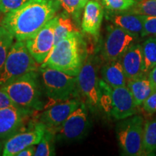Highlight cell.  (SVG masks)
Wrapping results in <instances>:
<instances>
[{
	"mask_svg": "<svg viewBox=\"0 0 156 156\" xmlns=\"http://www.w3.org/2000/svg\"><path fill=\"white\" fill-rule=\"evenodd\" d=\"M0 5H1V0H0Z\"/></svg>",
	"mask_w": 156,
	"mask_h": 156,
	"instance_id": "cell-36",
	"label": "cell"
},
{
	"mask_svg": "<svg viewBox=\"0 0 156 156\" xmlns=\"http://www.w3.org/2000/svg\"><path fill=\"white\" fill-rule=\"evenodd\" d=\"M103 80L112 87L126 86L127 83L120 60L108 61L101 70Z\"/></svg>",
	"mask_w": 156,
	"mask_h": 156,
	"instance_id": "cell-18",
	"label": "cell"
},
{
	"mask_svg": "<svg viewBox=\"0 0 156 156\" xmlns=\"http://www.w3.org/2000/svg\"><path fill=\"white\" fill-rule=\"evenodd\" d=\"M35 153H36V147L35 145H32L22 150L17 156H32L35 155Z\"/></svg>",
	"mask_w": 156,
	"mask_h": 156,
	"instance_id": "cell-32",
	"label": "cell"
},
{
	"mask_svg": "<svg viewBox=\"0 0 156 156\" xmlns=\"http://www.w3.org/2000/svg\"><path fill=\"white\" fill-rule=\"evenodd\" d=\"M144 120L138 115L122 119L116 126V138L122 153L127 156L145 155L143 147Z\"/></svg>",
	"mask_w": 156,
	"mask_h": 156,
	"instance_id": "cell-5",
	"label": "cell"
},
{
	"mask_svg": "<svg viewBox=\"0 0 156 156\" xmlns=\"http://www.w3.org/2000/svg\"><path fill=\"white\" fill-rule=\"evenodd\" d=\"M58 16H55L46 23L32 38L27 40L26 46L38 64H42L55 45V28Z\"/></svg>",
	"mask_w": 156,
	"mask_h": 156,
	"instance_id": "cell-10",
	"label": "cell"
},
{
	"mask_svg": "<svg viewBox=\"0 0 156 156\" xmlns=\"http://www.w3.org/2000/svg\"><path fill=\"white\" fill-rule=\"evenodd\" d=\"M3 149H4V145L3 144L0 142V155H2L3 153Z\"/></svg>",
	"mask_w": 156,
	"mask_h": 156,
	"instance_id": "cell-34",
	"label": "cell"
},
{
	"mask_svg": "<svg viewBox=\"0 0 156 156\" xmlns=\"http://www.w3.org/2000/svg\"><path fill=\"white\" fill-rule=\"evenodd\" d=\"M102 6L95 0H89L84 9L82 19V29L84 33L98 36L103 17Z\"/></svg>",
	"mask_w": 156,
	"mask_h": 156,
	"instance_id": "cell-16",
	"label": "cell"
},
{
	"mask_svg": "<svg viewBox=\"0 0 156 156\" xmlns=\"http://www.w3.org/2000/svg\"><path fill=\"white\" fill-rule=\"evenodd\" d=\"M32 110L20 107L0 109V140H7L20 132Z\"/></svg>",
	"mask_w": 156,
	"mask_h": 156,
	"instance_id": "cell-13",
	"label": "cell"
},
{
	"mask_svg": "<svg viewBox=\"0 0 156 156\" xmlns=\"http://www.w3.org/2000/svg\"><path fill=\"white\" fill-rule=\"evenodd\" d=\"M143 56V71L148 75L152 69L156 66V38L151 37L146 39L142 44Z\"/></svg>",
	"mask_w": 156,
	"mask_h": 156,
	"instance_id": "cell-20",
	"label": "cell"
},
{
	"mask_svg": "<svg viewBox=\"0 0 156 156\" xmlns=\"http://www.w3.org/2000/svg\"><path fill=\"white\" fill-rule=\"evenodd\" d=\"M60 7L58 0H28L19 8L6 13L0 25L16 41H26L56 16Z\"/></svg>",
	"mask_w": 156,
	"mask_h": 156,
	"instance_id": "cell-1",
	"label": "cell"
},
{
	"mask_svg": "<svg viewBox=\"0 0 156 156\" xmlns=\"http://www.w3.org/2000/svg\"><path fill=\"white\" fill-rule=\"evenodd\" d=\"M54 141H56L54 132L48 129L45 132L41 140L37 144L36 147V156H52L55 155V146Z\"/></svg>",
	"mask_w": 156,
	"mask_h": 156,
	"instance_id": "cell-23",
	"label": "cell"
},
{
	"mask_svg": "<svg viewBox=\"0 0 156 156\" xmlns=\"http://www.w3.org/2000/svg\"><path fill=\"white\" fill-rule=\"evenodd\" d=\"M9 107L18 106L15 105V103L13 102L5 90L0 87V109L9 108Z\"/></svg>",
	"mask_w": 156,
	"mask_h": 156,
	"instance_id": "cell-31",
	"label": "cell"
},
{
	"mask_svg": "<svg viewBox=\"0 0 156 156\" xmlns=\"http://www.w3.org/2000/svg\"><path fill=\"white\" fill-rule=\"evenodd\" d=\"M85 44L79 31L73 32L54 45L41 67H51L77 76L85 62Z\"/></svg>",
	"mask_w": 156,
	"mask_h": 156,
	"instance_id": "cell-2",
	"label": "cell"
},
{
	"mask_svg": "<svg viewBox=\"0 0 156 156\" xmlns=\"http://www.w3.org/2000/svg\"><path fill=\"white\" fill-rule=\"evenodd\" d=\"M80 1L82 2H83V3L84 4V5H86L87 2L89 1V0H80Z\"/></svg>",
	"mask_w": 156,
	"mask_h": 156,
	"instance_id": "cell-35",
	"label": "cell"
},
{
	"mask_svg": "<svg viewBox=\"0 0 156 156\" xmlns=\"http://www.w3.org/2000/svg\"><path fill=\"white\" fill-rule=\"evenodd\" d=\"M28 1V0H1L0 12L4 14L8 13L20 7Z\"/></svg>",
	"mask_w": 156,
	"mask_h": 156,
	"instance_id": "cell-29",
	"label": "cell"
},
{
	"mask_svg": "<svg viewBox=\"0 0 156 156\" xmlns=\"http://www.w3.org/2000/svg\"><path fill=\"white\" fill-rule=\"evenodd\" d=\"M148 78L153 85V90H156V66L148 74Z\"/></svg>",
	"mask_w": 156,
	"mask_h": 156,
	"instance_id": "cell-33",
	"label": "cell"
},
{
	"mask_svg": "<svg viewBox=\"0 0 156 156\" xmlns=\"http://www.w3.org/2000/svg\"><path fill=\"white\" fill-rule=\"evenodd\" d=\"M2 87L17 106L33 111L44 108L36 72L25 74Z\"/></svg>",
	"mask_w": 156,
	"mask_h": 156,
	"instance_id": "cell-3",
	"label": "cell"
},
{
	"mask_svg": "<svg viewBox=\"0 0 156 156\" xmlns=\"http://www.w3.org/2000/svg\"><path fill=\"white\" fill-rule=\"evenodd\" d=\"M60 5L66 13L77 20L80 16L81 11L85 5L80 0H58Z\"/></svg>",
	"mask_w": 156,
	"mask_h": 156,
	"instance_id": "cell-26",
	"label": "cell"
},
{
	"mask_svg": "<svg viewBox=\"0 0 156 156\" xmlns=\"http://www.w3.org/2000/svg\"><path fill=\"white\" fill-rule=\"evenodd\" d=\"M119 60L127 80L134 79L145 75L141 44H134L130 46Z\"/></svg>",
	"mask_w": 156,
	"mask_h": 156,
	"instance_id": "cell-15",
	"label": "cell"
},
{
	"mask_svg": "<svg viewBox=\"0 0 156 156\" xmlns=\"http://www.w3.org/2000/svg\"><path fill=\"white\" fill-rule=\"evenodd\" d=\"M106 8L112 12H123L129 10L136 3V0H102Z\"/></svg>",
	"mask_w": 156,
	"mask_h": 156,
	"instance_id": "cell-27",
	"label": "cell"
},
{
	"mask_svg": "<svg viewBox=\"0 0 156 156\" xmlns=\"http://www.w3.org/2000/svg\"><path fill=\"white\" fill-rule=\"evenodd\" d=\"M77 77L78 91L85 98L91 108L96 109L100 105L101 90L96 64L92 56H89L84 62Z\"/></svg>",
	"mask_w": 156,
	"mask_h": 156,
	"instance_id": "cell-8",
	"label": "cell"
},
{
	"mask_svg": "<svg viewBox=\"0 0 156 156\" xmlns=\"http://www.w3.org/2000/svg\"><path fill=\"white\" fill-rule=\"evenodd\" d=\"M14 36L7 29L0 25V75L5 66L6 59L14 43Z\"/></svg>",
	"mask_w": 156,
	"mask_h": 156,
	"instance_id": "cell-24",
	"label": "cell"
},
{
	"mask_svg": "<svg viewBox=\"0 0 156 156\" xmlns=\"http://www.w3.org/2000/svg\"><path fill=\"white\" fill-rule=\"evenodd\" d=\"M46 129V126L40 122L30 125L25 131L15 134L5 141L2 155L17 156L22 150L37 145L41 140Z\"/></svg>",
	"mask_w": 156,
	"mask_h": 156,
	"instance_id": "cell-11",
	"label": "cell"
},
{
	"mask_svg": "<svg viewBox=\"0 0 156 156\" xmlns=\"http://www.w3.org/2000/svg\"><path fill=\"white\" fill-rule=\"evenodd\" d=\"M38 70V63L28 49L25 41L13 43L0 75V87L12 83L25 74Z\"/></svg>",
	"mask_w": 156,
	"mask_h": 156,
	"instance_id": "cell-4",
	"label": "cell"
},
{
	"mask_svg": "<svg viewBox=\"0 0 156 156\" xmlns=\"http://www.w3.org/2000/svg\"><path fill=\"white\" fill-rule=\"evenodd\" d=\"M110 114L116 120L132 116L136 113L137 106L127 86L111 87Z\"/></svg>",
	"mask_w": 156,
	"mask_h": 156,
	"instance_id": "cell-12",
	"label": "cell"
},
{
	"mask_svg": "<svg viewBox=\"0 0 156 156\" xmlns=\"http://www.w3.org/2000/svg\"><path fill=\"white\" fill-rule=\"evenodd\" d=\"M45 92L54 101H67L77 96V77L53 69L40 67Z\"/></svg>",
	"mask_w": 156,
	"mask_h": 156,
	"instance_id": "cell-6",
	"label": "cell"
},
{
	"mask_svg": "<svg viewBox=\"0 0 156 156\" xmlns=\"http://www.w3.org/2000/svg\"><path fill=\"white\" fill-rule=\"evenodd\" d=\"M90 127V123L87 108L85 103H81L61 125L50 129L54 132L56 140L71 143L84 139L89 132Z\"/></svg>",
	"mask_w": 156,
	"mask_h": 156,
	"instance_id": "cell-7",
	"label": "cell"
},
{
	"mask_svg": "<svg viewBox=\"0 0 156 156\" xmlns=\"http://www.w3.org/2000/svg\"><path fill=\"white\" fill-rule=\"evenodd\" d=\"M139 36L128 32L116 25H109L103 43L102 56L106 62L118 60L130 46L135 44Z\"/></svg>",
	"mask_w": 156,
	"mask_h": 156,
	"instance_id": "cell-9",
	"label": "cell"
},
{
	"mask_svg": "<svg viewBox=\"0 0 156 156\" xmlns=\"http://www.w3.org/2000/svg\"><path fill=\"white\" fill-rule=\"evenodd\" d=\"M106 19L113 24L122 28L128 32L141 36L143 30V22L141 15L131 12H108L106 14Z\"/></svg>",
	"mask_w": 156,
	"mask_h": 156,
	"instance_id": "cell-17",
	"label": "cell"
},
{
	"mask_svg": "<svg viewBox=\"0 0 156 156\" xmlns=\"http://www.w3.org/2000/svg\"><path fill=\"white\" fill-rule=\"evenodd\" d=\"M143 109L148 114H153L156 113V90L147 98L142 103Z\"/></svg>",
	"mask_w": 156,
	"mask_h": 156,
	"instance_id": "cell-30",
	"label": "cell"
},
{
	"mask_svg": "<svg viewBox=\"0 0 156 156\" xmlns=\"http://www.w3.org/2000/svg\"><path fill=\"white\" fill-rule=\"evenodd\" d=\"M78 31L75 25L72 20L71 17L67 13L64 12L60 15H58V21L57 24L55 28V44L61 41L62 39L65 38L69 34L73 32Z\"/></svg>",
	"mask_w": 156,
	"mask_h": 156,
	"instance_id": "cell-22",
	"label": "cell"
},
{
	"mask_svg": "<svg viewBox=\"0 0 156 156\" xmlns=\"http://www.w3.org/2000/svg\"><path fill=\"white\" fill-rule=\"evenodd\" d=\"M142 18L143 22V30L141 36L145 37L151 35L156 36V16L142 15Z\"/></svg>",
	"mask_w": 156,
	"mask_h": 156,
	"instance_id": "cell-28",
	"label": "cell"
},
{
	"mask_svg": "<svg viewBox=\"0 0 156 156\" xmlns=\"http://www.w3.org/2000/svg\"><path fill=\"white\" fill-rule=\"evenodd\" d=\"M143 147L145 155L156 152V119L148 120L144 124Z\"/></svg>",
	"mask_w": 156,
	"mask_h": 156,
	"instance_id": "cell-21",
	"label": "cell"
},
{
	"mask_svg": "<svg viewBox=\"0 0 156 156\" xmlns=\"http://www.w3.org/2000/svg\"><path fill=\"white\" fill-rule=\"evenodd\" d=\"M129 12L137 15L156 16V0H140Z\"/></svg>",
	"mask_w": 156,
	"mask_h": 156,
	"instance_id": "cell-25",
	"label": "cell"
},
{
	"mask_svg": "<svg viewBox=\"0 0 156 156\" xmlns=\"http://www.w3.org/2000/svg\"><path fill=\"white\" fill-rule=\"evenodd\" d=\"M81 104L77 99H69L56 103L48 108L41 116V122L46 127L54 129L60 126Z\"/></svg>",
	"mask_w": 156,
	"mask_h": 156,
	"instance_id": "cell-14",
	"label": "cell"
},
{
	"mask_svg": "<svg viewBox=\"0 0 156 156\" xmlns=\"http://www.w3.org/2000/svg\"><path fill=\"white\" fill-rule=\"evenodd\" d=\"M126 86L131 92L137 106H142L144 101L154 90L147 75H143L134 79L127 80Z\"/></svg>",
	"mask_w": 156,
	"mask_h": 156,
	"instance_id": "cell-19",
	"label": "cell"
},
{
	"mask_svg": "<svg viewBox=\"0 0 156 156\" xmlns=\"http://www.w3.org/2000/svg\"><path fill=\"white\" fill-rule=\"evenodd\" d=\"M136 1H137V2H138V1H140V0H136Z\"/></svg>",
	"mask_w": 156,
	"mask_h": 156,
	"instance_id": "cell-37",
	"label": "cell"
}]
</instances>
